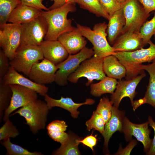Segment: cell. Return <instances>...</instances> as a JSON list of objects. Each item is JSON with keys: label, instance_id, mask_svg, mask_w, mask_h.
Segmentation results:
<instances>
[{"label": "cell", "instance_id": "9c48e42d", "mask_svg": "<svg viewBox=\"0 0 155 155\" xmlns=\"http://www.w3.org/2000/svg\"><path fill=\"white\" fill-rule=\"evenodd\" d=\"M122 9L126 24L121 33L128 31L139 32L150 14L146 13L138 0H128Z\"/></svg>", "mask_w": 155, "mask_h": 155}, {"label": "cell", "instance_id": "e575fe53", "mask_svg": "<svg viewBox=\"0 0 155 155\" xmlns=\"http://www.w3.org/2000/svg\"><path fill=\"white\" fill-rule=\"evenodd\" d=\"M105 122L102 116L96 111H94L91 118L86 123L87 129L90 131L93 129L102 134L104 132Z\"/></svg>", "mask_w": 155, "mask_h": 155}, {"label": "cell", "instance_id": "836d02e7", "mask_svg": "<svg viewBox=\"0 0 155 155\" xmlns=\"http://www.w3.org/2000/svg\"><path fill=\"white\" fill-rule=\"evenodd\" d=\"M0 128V141L6 140L9 138H14L20 134V132L9 119L5 121Z\"/></svg>", "mask_w": 155, "mask_h": 155}, {"label": "cell", "instance_id": "8992f818", "mask_svg": "<svg viewBox=\"0 0 155 155\" xmlns=\"http://www.w3.org/2000/svg\"><path fill=\"white\" fill-rule=\"evenodd\" d=\"M104 58L94 55L83 61L77 69L68 77V81L76 83L82 77L86 78L88 82L86 85L88 86L94 80H101L106 76L103 69Z\"/></svg>", "mask_w": 155, "mask_h": 155}, {"label": "cell", "instance_id": "7c38bea8", "mask_svg": "<svg viewBox=\"0 0 155 155\" xmlns=\"http://www.w3.org/2000/svg\"><path fill=\"white\" fill-rule=\"evenodd\" d=\"M148 121L140 124H135L125 117L122 131L127 141L131 140L132 136H133L140 142L146 153L149 151L152 140L150 137L151 131L148 128Z\"/></svg>", "mask_w": 155, "mask_h": 155}, {"label": "cell", "instance_id": "f546056e", "mask_svg": "<svg viewBox=\"0 0 155 155\" xmlns=\"http://www.w3.org/2000/svg\"><path fill=\"white\" fill-rule=\"evenodd\" d=\"M21 3V0H0V27L7 23L11 12Z\"/></svg>", "mask_w": 155, "mask_h": 155}, {"label": "cell", "instance_id": "d590c367", "mask_svg": "<svg viewBox=\"0 0 155 155\" xmlns=\"http://www.w3.org/2000/svg\"><path fill=\"white\" fill-rule=\"evenodd\" d=\"M128 0L123 3H120L117 0H99V1L103 9L110 16L115 11L122 9Z\"/></svg>", "mask_w": 155, "mask_h": 155}, {"label": "cell", "instance_id": "ffe728a7", "mask_svg": "<svg viewBox=\"0 0 155 155\" xmlns=\"http://www.w3.org/2000/svg\"><path fill=\"white\" fill-rule=\"evenodd\" d=\"M44 97V100L49 110L54 107H60L69 111L74 118L78 117L80 114V112L78 111L80 107L85 104H92L95 102V100L91 98L86 99L83 103H76L71 98L69 97L64 98L61 96L59 99H56L51 97L47 94Z\"/></svg>", "mask_w": 155, "mask_h": 155}, {"label": "cell", "instance_id": "603a6c76", "mask_svg": "<svg viewBox=\"0 0 155 155\" xmlns=\"http://www.w3.org/2000/svg\"><path fill=\"white\" fill-rule=\"evenodd\" d=\"M108 21L107 39L110 45H113L125 25L126 20L123 9L115 12L110 16Z\"/></svg>", "mask_w": 155, "mask_h": 155}, {"label": "cell", "instance_id": "4dcf8cb0", "mask_svg": "<svg viewBox=\"0 0 155 155\" xmlns=\"http://www.w3.org/2000/svg\"><path fill=\"white\" fill-rule=\"evenodd\" d=\"M1 143L6 148L7 155H42L41 152H31L18 145L14 144L10 141V138L0 141Z\"/></svg>", "mask_w": 155, "mask_h": 155}, {"label": "cell", "instance_id": "44dd1931", "mask_svg": "<svg viewBox=\"0 0 155 155\" xmlns=\"http://www.w3.org/2000/svg\"><path fill=\"white\" fill-rule=\"evenodd\" d=\"M41 11L22 3L12 11L7 22L18 24H26L33 21L40 16Z\"/></svg>", "mask_w": 155, "mask_h": 155}, {"label": "cell", "instance_id": "8fae6325", "mask_svg": "<svg viewBox=\"0 0 155 155\" xmlns=\"http://www.w3.org/2000/svg\"><path fill=\"white\" fill-rule=\"evenodd\" d=\"M9 85L12 95L10 104L4 113L3 120L5 122L9 119L10 115L17 109L38 98V93L32 90L17 84Z\"/></svg>", "mask_w": 155, "mask_h": 155}, {"label": "cell", "instance_id": "d6986e66", "mask_svg": "<svg viewBox=\"0 0 155 155\" xmlns=\"http://www.w3.org/2000/svg\"><path fill=\"white\" fill-rule=\"evenodd\" d=\"M151 64H142L140 69L145 70L149 75V83L144 97L142 99L134 101L132 106L134 111L138 107L144 104H148L155 108V59Z\"/></svg>", "mask_w": 155, "mask_h": 155}, {"label": "cell", "instance_id": "7bdbcfd3", "mask_svg": "<svg viewBox=\"0 0 155 155\" xmlns=\"http://www.w3.org/2000/svg\"><path fill=\"white\" fill-rule=\"evenodd\" d=\"M137 142L135 140H133L125 148L118 151L116 154L129 155L130 152L136 144Z\"/></svg>", "mask_w": 155, "mask_h": 155}, {"label": "cell", "instance_id": "484cf974", "mask_svg": "<svg viewBox=\"0 0 155 155\" xmlns=\"http://www.w3.org/2000/svg\"><path fill=\"white\" fill-rule=\"evenodd\" d=\"M118 82L116 79L106 76L98 82L90 85L91 94L100 97L106 93L113 94L116 88Z\"/></svg>", "mask_w": 155, "mask_h": 155}, {"label": "cell", "instance_id": "60d3db41", "mask_svg": "<svg viewBox=\"0 0 155 155\" xmlns=\"http://www.w3.org/2000/svg\"><path fill=\"white\" fill-rule=\"evenodd\" d=\"M148 121L149 125L154 130V135L150 148L146 154L148 155H155V122L150 116L148 117Z\"/></svg>", "mask_w": 155, "mask_h": 155}, {"label": "cell", "instance_id": "4316f807", "mask_svg": "<svg viewBox=\"0 0 155 155\" xmlns=\"http://www.w3.org/2000/svg\"><path fill=\"white\" fill-rule=\"evenodd\" d=\"M80 139L77 136L69 134L67 139L61 144L60 147L53 152L52 154L56 155H80L78 146Z\"/></svg>", "mask_w": 155, "mask_h": 155}, {"label": "cell", "instance_id": "cb8c5ba5", "mask_svg": "<svg viewBox=\"0 0 155 155\" xmlns=\"http://www.w3.org/2000/svg\"><path fill=\"white\" fill-rule=\"evenodd\" d=\"M103 67L104 73L108 77L119 80L125 77V67L114 55L104 58Z\"/></svg>", "mask_w": 155, "mask_h": 155}, {"label": "cell", "instance_id": "277c9868", "mask_svg": "<svg viewBox=\"0 0 155 155\" xmlns=\"http://www.w3.org/2000/svg\"><path fill=\"white\" fill-rule=\"evenodd\" d=\"M49 110L45 101L37 99L20 108L10 116L18 114L24 117L30 131L36 134L45 128Z\"/></svg>", "mask_w": 155, "mask_h": 155}, {"label": "cell", "instance_id": "8d00e7d4", "mask_svg": "<svg viewBox=\"0 0 155 155\" xmlns=\"http://www.w3.org/2000/svg\"><path fill=\"white\" fill-rule=\"evenodd\" d=\"M9 59L2 49L0 50V79H3L10 67Z\"/></svg>", "mask_w": 155, "mask_h": 155}, {"label": "cell", "instance_id": "7402d4cb", "mask_svg": "<svg viewBox=\"0 0 155 155\" xmlns=\"http://www.w3.org/2000/svg\"><path fill=\"white\" fill-rule=\"evenodd\" d=\"M125 112L113 106L111 117L105 124L102 134L104 139V145L107 149L108 144L113 134L117 131H122Z\"/></svg>", "mask_w": 155, "mask_h": 155}, {"label": "cell", "instance_id": "4fadbf2b", "mask_svg": "<svg viewBox=\"0 0 155 155\" xmlns=\"http://www.w3.org/2000/svg\"><path fill=\"white\" fill-rule=\"evenodd\" d=\"M146 76V74L144 72L131 79L119 80L118 82L115 91L111 96V101L113 106L118 108L121 100L125 97L129 98L133 106V100L136 94V87Z\"/></svg>", "mask_w": 155, "mask_h": 155}, {"label": "cell", "instance_id": "ba28073f", "mask_svg": "<svg viewBox=\"0 0 155 155\" xmlns=\"http://www.w3.org/2000/svg\"><path fill=\"white\" fill-rule=\"evenodd\" d=\"M48 29L47 22L41 15L31 22L21 24L20 46H39L44 40Z\"/></svg>", "mask_w": 155, "mask_h": 155}, {"label": "cell", "instance_id": "f35d334b", "mask_svg": "<svg viewBox=\"0 0 155 155\" xmlns=\"http://www.w3.org/2000/svg\"><path fill=\"white\" fill-rule=\"evenodd\" d=\"M147 14L155 11V0H138Z\"/></svg>", "mask_w": 155, "mask_h": 155}, {"label": "cell", "instance_id": "5bb4252c", "mask_svg": "<svg viewBox=\"0 0 155 155\" xmlns=\"http://www.w3.org/2000/svg\"><path fill=\"white\" fill-rule=\"evenodd\" d=\"M57 70L56 65L44 58L41 62L33 64L28 77L37 84L44 85L55 82Z\"/></svg>", "mask_w": 155, "mask_h": 155}, {"label": "cell", "instance_id": "e0dca14e", "mask_svg": "<svg viewBox=\"0 0 155 155\" xmlns=\"http://www.w3.org/2000/svg\"><path fill=\"white\" fill-rule=\"evenodd\" d=\"M144 46L140 32L128 31L121 33L112 46L115 52H130L139 49Z\"/></svg>", "mask_w": 155, "mask_h": 155}, {"label": "cell", "instance_id": "ab89813d", "mask_svg": "<svg viewBox=\"0 0 155 155\" xmlns=\"http://www.w3.org/2000/svg\"><path fill=\"white\" fill-rule=\"evenodd\" d=\"M97 142L96 137L92 135L87 136L83 139L79 140L80 143H82L89 147L93 151H94L93 147L96 145Z\"/></svg>", "mask_w": 155, "mask_h": 155}, {"label": "cell", "instance_id": "f1b7e54d", "mask_svg": "<svg viewBox=\"0 0 155 155\" xmlns=\"http://www.w3.org/2000/svg\"><path fill=\"white\" fill-rule=\"evenodd\" d=\"M12 95L9 85L6 84L3 79H0V122L3 120L5 111L8 107Z\"/></svg>", "mask_w": 155, "mask_h": 155}, {"label": "cell", "instance_id": "b9f144b4", "mask_svg": "<svg viewBox=\"0 0 155 155\" xmlns=\"http://www.w3.org/2000/svg\"><path fill=\"white\" fill-rule=\"evenodd\" d=\"M51 1H53V3L49 8V10L58 8L68 3H75V0H51Z\"/></svg>", "mask_w": 155, "mask_h": 155}, {"label": "cell", "instance_id": "1f68e13d", "mask_svg": "<svg viewBox=\"0 0 155 155\" xmlns=\"http://www.w3.org/2000/svg\"><path fill=\"white\" fill-rule=\"evenodd\" d=\"M140 34L143 40L144 46L146 45L151 37L155 39V11L154 16L150 20L146 21L141 27Z\"/></svg>", "mask_w": 155, "mask_h": 155}, {"label": "cell", "instance_id": "2e32d148", "mask_svg": "<svg viewBox=\"0 0 155 155\" xmlns=\"http://www.w3.org/2000/svg\"><path fill=\"white\" fill-rule=\"evenodd\" d=\"M39 46L44 58L56 65L64 61L69 55L65 49L58 40H44Z\"/></svg>", "mask_w": 155, "mask_h": 155}, {"label": "cell", "instance_id": "7a4b0ae2", "mask_svg": "<svg viewBox=\"0 0 155 155\" xmlns=\"http://www.w3.org/2000/svg\"><path fill=\"white\" fill-rule=\"evenodd\" d=\"M147 48L140 49L130 52L117 51L113 55L125 67L126 80H130L141 74L144 70L140 66L144 62H150L155 59V44L150 40L148 42Z\"/></svg>", "mask_w": 155, "mask_h": 155}, {"label": "cell", "instance_id": "3957f363", "mask_svg": "<svg viewBox=\"0 0 155 155\" xmlns=\"http://www.w3.org/2000/svg\"><path fill=\"white\" fill-rule=\"evenodd\" d=\"M77 27L83 36L92 44L94 55L104 58L115 53L114 48L109 44L106 38L107 24L105 22L95 24L92 30L90 27L78 24H77Z\"/></svg>", "mask_w": 155, "mask_h": 155}, {"label": "cell", "instance_id": "74e56055", "mask_svg": "<svg viewBox=\"0 0 155 155\" xmlns=\"http://www.w3.org/2000/svg\"><path fill=\"white\" fill-rule=\"evenodd\" d=\"M22 3L27 6L37 9L40 10L48 11L49 8L43 4L44 0H21Z\"/></svg>", "mask_w": 155, "mask_h": 155}, {"label": "cell", "instance_id": "ac0fdd59", "mask_svg": "<svg viewBox=\"0 0 155 155\" xmlns=\"http://www.w3.org/2000/svg\"><path fill=\"white\" fill-rule=\"evenodd\" d=\"M58 40L69 54L79 52L86 47L87 41L77 27L72 31L63 33L59 36Z\"/></svg>", "mask_w": 155, "mask_h": 155}, {"label": "cell", "instance_id": "5b68a950", "mask_svg": "<svg viewBox=\"0 0 155 155\" xmlns=\"http://www.w3.org/2000/svg\"><path fill=\"white\" fill-rule=\"evenodd\" d=\"M44 59L39 46H20L14 57L10 61V66L28 76L33 64Z\"/></svg>", "mask_w": 155, "mask_h": 155}, {"label": "cell", "instance_id": "30bf717a", "mask_svg": "<svg viewBox=\"0 0 155 155\" xmlns=\"http://www.w3.org/2000/svg\"><path fill=\"white\" fill-rule=\"evenodd\" d=\"M0 27V46L10 61L20 45L21 24L6 23Z\"/></svg>", "mask_w": 155, "mask_h": 155}, {"label": "cell", "instance_id": "83f0119b", "mask_svg": "<svg viewBox=\"0 0 155 155\" xmlns=\"http://www.w3.org/2000/svg\"><path fill=\"white\" fill-rule=\"evenodd\" d=\"M80 7L95 14L97 16L102 17L108 20L109 15L101 5L99 0H75Z\"/></svg>", "mask_w": 155, "mask_h": 155}, {"label": "cell", "instance_id": "52a82bcc", "mask_svg": "<svg viewBox=\"0 0 155 155\" xmlns=\"http://www.w3.org/2000/svg\"><path fill=\"white\" fill-rule=\"evenodd\" d=\"M94 55L93 49L86 46L77 53L69 54L65 60L56 65L58 70L55 74V82L60 86L67 85L68 76L77 69L83 61Z\"/></svg>", "mask_w": 155, "mask_h": 155}, {"label": "cell", "instance_id": "d4e9b609", "mask_svg": "<svg viewBox=\"0 0 155 155\" xmlns=\"http://www.w3.org/2000/svg\"><path fill=\"white\" fill-rule=\"evenodd\" d=\"M67 127L65 121L56 120L49 124L46 129L49 137L53 140L61 144L68 137L69 134L65 132Z\"/></svg>", "mask_w": 155, "mask_h": 155}, {"label": "cell", "instance_id": "d6a6232c", "mask_svg": "<svg viewBox=\"0 0 155 155\" xmlns=\"http://www.w3.org/2000/svg\"><path fill=\"white\" fill-rule=\"evenodd\" d=\"M113 104L107 97L100 99L96 111L100 115L104 120L105 124L110 119Z\"/></svg>", "mask_w": 155, "mask_h": 155}, {"label": "cell", "instance_id": "ee69618b", "mask_svg": "<svg viewBox=\"0 0 155 155\" xmlns=\"http://www.w3.org/2000/svg\"><path fill=\"white\" fill-rule=\"evenodd\" d=\"M120 3H123L126 2L128 0H117Z\"/></svg>", "mask_w": 155, "mask_h": 155}, {"label": "cell", "instance_id": "6da1fadb", "mask_svg": "<svg viewBox=\"0 0 155 155\" xmlns=\"http://www.w3.org/2000/svg\"><path fill=\"white\" fill-rule=\"evenodd\" d=\"M75 3H68L58 8L41 11V15L45 19L48 26L44 40H57L61 35L75 28L72 25L71 19H67V16L69 12L76 10Z\"/></svg>", "mask_w": 155, "mask_h": 155}, {"label": "cell", "instance_id": "9a60e30c", "mask_svg": "<svg viewBox=\"0 0 155 155\" xmlns=\"http://www.w3.org/2000/svg\"><path fill=\"white\" fill-rule=\"evenodd\" d=\"M3 79L7 85L15 84L23 86L35 91L42 96H44L48 91V88L44 85L37 84L25 77L11 66Z\"/></svg>", "mask_w": 155, "mask_h": 155}]
</instances>
